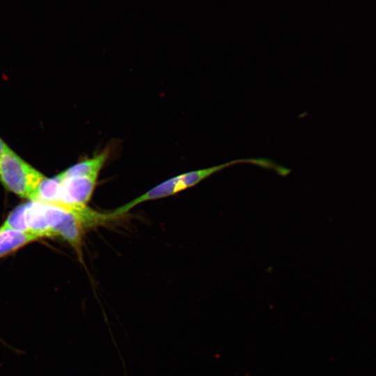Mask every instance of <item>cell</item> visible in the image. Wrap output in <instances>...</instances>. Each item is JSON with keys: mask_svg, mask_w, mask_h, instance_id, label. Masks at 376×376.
<instances>
[{"mask_svg": "<svg viewBox=\"0 0 376 376\" xmlns=\"http://www.w3.org/2000/svg\"><path fill=\"white\" fill-rule=\"evenodd\" d=\"M206 178V172L203 169L191 171L171 178L113 211L107 213L108 217L110 220L116 219L143 202L173 195L180 191L196 185Z\"/></svg>", "mask_w": 376, "mask_h": 376, "instance_id": "7a4b0ae2", "label": "cell"}, {"mask_svg": "<svg viewBox=\"0 0 376 376\" xmlns=\"http://www.w3.org/2000/svg\"><path fill=\"white\" fill-rule=\"evenodd\" d=\"M25 208L26 203L17 206L1 225L0 230H14L29 232L25 220Z\"/></svg>", "mask_w": 376, "mask_h": 376, "instance_id": "52a82bcc", "label": "cell"}, {"mask_svg": "<svg viewBox=\"0 0 376 376\" xmlns=\"http://www.w3.org/2000/svg\"><path fill=\"white\" fill-rule=\"evenodd\" d=\"M45 178L37 169L8 148L0 159V182L16 195L33 201Z\"/></svg>", "mask_w": 376, "mask_h": 376, "instance_id": "6da1fadb", "label": "cell"}, {"mask_svg": "<svg viewBox=\"0 0 376 376\" xmlns=\"http://www.w3.org/2000/svg\"><path fill=\"white\" fill-rule=\"evenodd\" d=\"M111 148L107 147L93 157L83 159L60 173L62 177L98 176L111 154Z\"/></svg>", "mask_w": 376, "mask_h": 376, "instance_id": "277c9868", "label": "cell"}, {"mask_svg": "<svg viewBox=\"0 0 376 376\" xmlns=\"http://www.w3.org/2000/svg\"><path fill=\"white\" fill-rule=\"evenodd\" d=\"M25 220L28 231L38 238L51 237L45 214V205L30 201L26 203Z\"/></svg>", "mask_w": 376, "mask_h": 376, "instance_id": "5b68a950", "label": "cell"}, {"mask_svg": "<svg viewBox=\"0 0 376 376\" xmlns=\"http://www.w3.org/2000/svg\"><path fill=\"white\" fill-rule=\"evenodd\" d=\"M37 239V236L26 231L0 230V258Z\"/></svg>", "mask_w": 376, "mask_h": 376, "instance_id": "8992f818", "label": "cell"}, {"mask_svg": "<svg viewBox=\"0 0 376 376\" xmlns=\"http://www.w3.org/2000/svg\"><path fill=\"white\" fill-rule=\"evenodd\" d=\"M58 175L61 182L59 201L57 203L71 206H86L95 190L98 176L62 177L60 173Z\"/></svg>", "mask_w": 376, "mask_h": 376, "instance_id": "3957f363", "label": "cell"}, {"mask_svg": "<svg viewBox=\"0 0 376 376\" xmlns=\"http://www.w3.org/2000/svg\"><path fill=\"white\" fill-rule=\"evenodd\" d=\"M8 148V145L0 137V159Z\"/></svg>", "mask_w": 376, "mask_h": 376, "instance_id": "ba28073f", "label": "cell"}]
</instances>
